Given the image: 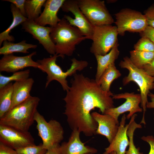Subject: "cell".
Segmentation results:
<instances>
[{
  "instance_id": "52a82bcc",
  "label": "cell",
  "mask_w": 154,
  "mask_h": 154,
  "mask_svg": "<svg viewBox=\"0 0 154 154\" xmlns=\"http://www.w3.org/2000/svg\"><path fill=\"white\" fill-rule=\"evenodd\" d=\"M35 121L38 135L42 141L43 147L47 150L54 145L59 144L64 139V130L59 122L54 119L47 122L44 117L37 111Z\"/></svg>"
},
{
  "instance_id": "4fadbf2b",
  "label": "cell",
  "mask_w": 154,
  "mask_h": 154,
  "mask_svg": "<svg viewBox=\"0 0 154 154\" xmlns=\"http://www.w3.org/2000/svg\"><path fill=\"white\" fill-rule=\"evenodd\" d=\"M21 25L22 29L37 40L48 53L53 55L56 54L55 45L50 36L52 27L41 26L34 21L28 19Z\"/></svg>"
},
{
  "instance_id": "e0dca14e",
  "label": "cell",
  "mask_w": 154,
  "mask_h": 154,
  "mask_svg": "<svg viewBox=\"0 0 154 154\" xmlns=\"http://www.w3.org/2000/svg\"><path fill=\"white\" fill-rule=\"evenodd\" d=\"M65 0L46 1L42 12L34 21L35 22L42 26L48 25L52 27H55L61 20L57 16V13Z\"/></svg>"
},
{
  "instance_id": "74e56055",
  "label": "cell",
  "mask_w": 154,
  "mask_h": 154,
  "mask_svg": "<svg viewBox=\"0 0 154 154\" xmlns=\"http://www.w3.org/2000/svg\"><path fill=\"white\" fill-rule=\"evenodd\" d=\"M150 101L148 102L147 104V108L148 109H154V94L149 92L148 95Z\"/></svg>"
},
{
  "instance_id": "ab89813d",
  "label": "cell",
  "mask_w": 154,
  "mask_h": 154,
  "mask_svg": "<svg viewBox=\"0 0 154 154\" xmlns=\"http://www.w3.org/2000/svg\"><path fill=\"white\" fill-rule=\"evenodd\" d=\"M153 120H154V112H153Z\"/></svg>"
},
{
  "instance_id": "f1b7e54d",
  "label": "cell",
  "mask_w": 154,
  "mask_h": 154,
  "mask_svg": "<svg viewBox=\"0 0 154 154\" xmlns=\"http://www.w3.org/2000/svg\"><path fill=\"white\" fill-rule=\"evenodd\" d=\"M16 150L17 154H45L47 150L41 144L38 145L35 144L28 145Z\"/></svg>"
},
{
  "instance_id": "b9f144b4",
  "label": "cell",
  "mask_w": 154,
  "mask_h": 154,
  "mask_svg": "<svg viewBox=\"0 0 154 154\" xmlns=\"http://www.w3.org/2000/svg\"><path fill=\"white\" fill-rule=\"evenodd\" d=\"M154 89V82L153 84V89Z\"/></svg>"
},
{
  "instance_id": "277c9868",
  "label": "cell",
  "mask_w": 154,
  "mask_h": 154,
  "mask_svg": "<svg viewBox=\"0 0 154 154\" xmlns=\"http://www.w3.org/2000/svg\"><path fill=\"white\" fill-rule=\"evenodd\" d=\"M58 57L60 56L56 54L49 57L38 60L37 62L40 65L39 69L47 74L45 88L51 81L56 80L61 84L63 90L66 91L70 87L66 79L67 77L73 75L77 71L83 70L88 66V63L86 61L79 60L74 58L71 59L70 68L64 72L56 63L57 58Z\"/></svg>"
},
{
  "instance_id": "836d02e7",
  "label": "cell",
  "mask_w": 154,
  "mask_h": 154,
  "mask_svg": "<svg viewBox=\"0 0 154 154\" xmlns=\"http://www.w3.org/2000/svg\"><path fill=\"white\" fill-rule=\"evenodd\" d=\"M141 37L149 38L154 43V28L148 26L145 30L140 33Z\"/></svg>"
},
{
  "instance_id": "7402d4cb",
  "label": "cell",
  "mask_w": 154,
  "mask_h": 154,
  "mask_svg": "<svg viewBox=\"0 0 154 154\" xmlns=\"http://www.w3.org/2000/svg\"><path fill=\"white\" fill-rule=\"evenodd\" d=\"M3 46L0 48V54L3 55L13 54L14 52L29 53L28 50L30 48H35L36 45L28 44L26 40L17 43H14L7 40L4 41Z\"/></svg>"
},
{
  "instance_id": "9a60e30c",
  "label": "cell",
  "mask_w": 154,
  "mask_h": 154,
  "mask_svg": "<svg viewBox=\"0 0 154 154\" xmlns=\"http://www.w3.org/2000/svg\"><path fill=\"white\" fill-rule=\"evenodd\" d=\"M91 115L98 124L96 134L105 136L110 143L117 133L119 124V122L107 114H101L94 112L91 113Z\"/></svg>"
},
{
  "instance_id": "d4e9b609",
  "label": "cell",
  "mask_w": 154,
  "mask_h": 154,
  "mask_svg": "<svg viewBox=\"0 0 154 154\" xmlns=\"http://www.w3.org/2000/svg\"><path fill=\"white\" fill-rule=\"evenodd\" d=\"M129 58L137 67L142 68L154 58V52L143 51L134 49L130 52Z\"/></svg>"
},
{
  "instance_id": "5bb4252c",
  "label": "cell",
  "mask_w": 154,
  "mask_h": 154,
  "mask_svg": "<svg viewBox=\"0 0 154 154\" xmlns=\"http://www.w3.org/2000/svg\"><path fill=\"white\" fill-rule=\"evenodd\" d=\"M36 54V52L34 51L24 56H17L13 54L3 55L0 60V71L14 73L27 67L39 69L40 64L32 59Z\"/></svg>"
},
{
  "instance_id": "e575fe53",
  "label": "cell",
  "mask_w": 154,
  "mask_h": 154,
  "mask_svg": "<svg viewBox=\"0 0 154 154\" xmlns=\"http://www.w3.org/2000/svg\"><path fill=\"white\" fill-rule=\"evenodd\" d=\"M141 139L148 143L150 147L148 154H154V137L153 135L143 136Z\"/></svg>"
},
{
  "instance_id": "484cf974",
  "label": "cell",
  "mask_w": 154,
  "mask_h": 154,
  "mask_svg": "<svg viewBox=\"0 0 154 154\" xmlns=\"http://www.w3.org/2000/svg\"><path fill=\"white\" fill-rule=\"evenodd\" d=\"M45 0H26L25 8L28 19L35 21L41 13V9L44 5Z\"/></svg>"
},
{
  "instance_id": "1f68e13d",
  "label": "cell",
  "mask_w": 154,
  "mask_h": 154,
  "mask_svg": "<svg viewBox=\"0 0 154 154\" xmlns=\"http://www.w3.org/2000/svg\"><path fill=\"white\" fill-rule=\"evenodd\" d=\"M4 1L10 2L14 5L22 14L26 17L25 8L26 0H5Z\"/></svg>"
},
{
  "instance_id": "60d3db41",
  "label": "cell",
  "mask_w": 154,
  "mask_h": 154,
  "mask_svg": "<svg viewBox=\"0 0 154 154\" xmlns=\"http://www.w3.org/2000/svg\"><path fill=\"white\" fill-rule=\"evenodd\" d=\"M86 154H94L92 153H86Z\"/></svg>"
},
{
  "instance_id": "9c48e42d",
  "label": "cell",
  "mask_w": 154,
  "mask_h": 154,
  "mask_svg": "<svg viewBox=\"0 0 154 154\" xmlns=\"http://www.w3.org/2000/svg\"><path fill=\"white\" fill-rule=\"evenodd\" d=\"M81 11L94 26L111 25L114 22L104 1L100 0H78Z\"/></svg>"
},
{
  "instance_id": "cb8c5ba5",
  "label": "cell",
  "mask_w": 154,
  "mask_h": 154,
  "mask_svg": "<svg viewBox=\"0 0 154 154\" xmlns=\"http://www.w3.org/2000/svg\"><path fill=\"white\" fill-rule=\"evenodd\" d=\"M13 85L11 82L0 88V118L9 110L12 100Z\"/></svg>"
},
{
  "instance_id": "d6a6232c",
  "label": "cell",
  "mask_w": 154,
  "mask_h": 154,
  "mask_svg": "<svg viewBox=\"0 0 154 154\" xmlns=\"http://www.w3.org/2000/svg\"><path fill=\"white\" fill-rule=\"evenodd\" d=\"M0 154H17L16 150L0 141Z\"/></svg>"
},
{
  "instance_id": "f35d334b",
  "label": "cell",
  "mask_w": 154,
  "mask_h": 154,
  "mask_svg": "<svg viewBox=\"0 0 154 154\" xmlns=\"http://www.w3.org/2000/svg\"><path fill=\"white\" fill-rule=\"evenodd\" d=\"M110 154H116V153L115 152L113 151V152H112V153H111Z\"/></svg>"
},
{
  "instance_id": "d6986e66",
  "label": "cell",
  "mask_w": 154,
  "mask_h": 154,
  "mask_svg": "<svg viewBox=\"0 0 154 154\" xmlns=\"http://www.w3.org/2000/svg\"><path fill=\"white\" fill-rule=\"evenodd\" d=\"M34 82L33 78H29L22 81L16 82L13 84L12 103L9 110L31 96L30 92Z\"/></svg>"
},
{
  "instance_id": "2e32d148",
  "label": "cell",
  "mask_w": 154,
  "mask_h": 154,
  "mask_svg": "<svg viewBox=\"0 0 154 154\" xmlns=\"http://www.w3.org/2000/svg\"><path fill=\"white\" fill-rule=\"evenodd\" d=\"M126 119V116L124 114L121 117L116 135L109 146L105 148L103 154H110L113 151L116 154H125L129 144L127 131L130 123L125 124Z\"/></svg>"
},
{
  "instance_id": "7a4b0ae2",
  "label": "cell",
  "mask_w": 154,
  "mask_h": 154,
  "mask_svg": "<svg viewBox=\"0 0 154 154\" xmlns=\"http://www.w3.org/2000/svg\"><path fill=\"white\" fill-rule=\"evenodd\" d=\"M50 36L55 45L56 54L62 58L65 55L72 56L76 46L87 39L79 29L70 25L64 18L52 27Z\"/></svg>"
},
{
  "instance_id": "4316f807",
  "label": "cell",
  "mask_w": 154,
  "mask_h": 154,
  "mask_svg": "<svg viewBox=\"0 0 154 154\" xmlns=\"http://www.w3.org/2000/svg\"><path fill=\"white\" fill-rule=\"evenodd\" d=\"M137 116L134 114L130 118V124L127 131V134L129 141V148L126 151L125 154H143L140 152V148H137L133 141V135L135 130L138 128H141L142 127L140 124L137 123L135 121V119Z\"/></svg>"
},
{
  "instance_id": "83f0119b",
  "label": "cell",
  "mask_w": 154,
  "mask_h": 154,
  "mask_svg": "<svg viewBox=\"0 0 154 154\" xmlns=\"http://www.w3.org/2000/svg\"><path fill=\"white\" fill-rule=\"evenodd\" d=\"M30 70L27 69L14 72L10 76H6L0 74V88L13 81H22L29 78Z\"/></svg>"
},
{
  "instance_id": "4dcf8cb0",
  "label": "cell",
  "mask_w": 154,
  "mask_h": 154,
  "mask_svg": "<svg viewBox=\"0 0 154 154\" xmlns=\"http://www.w3.org/2000/svg\"><path fill=\"white\" fill-rule=\"evenodd\" d=\"M148 26L154 28V5L150 6L144 13Z\"/></svg>"
},
{
  "instance_id": "ffe728a7",
  "label": "cell",
  "mask_w": 154,
  "mask_h": 154,
  "mask_svg": "<svg viewBox=\"0 0 154 154\" xmlns=\"http://www.w3.org/2000/svg\"><path fill=\"white\" fill-rule=\"evenodd\" d=\"M118 42L110 52L104 55H95L97 62V71L95 80L98 83L103 72L111 64L114 63L119 54Z\"/></svg>"
},
{
  "instance_id": "f546056e",
  "label": "cell",
  "mask_w": 154,
  "mask_h": 154,
  "mask_svg": "<svg viewBox=\"0 0 154 154\" xmlns=\"http://www.w3.org/2000/svg\"><path fill=\"white\" fill-rule=\"evenodd\" d=\"M134 48L139 51L154 52V43L149 38L142 37L134 45Z\"/></svg>"
},
{
  "instance_id": "ba28073f",
  "label": "cell",
  "mask_w": 154,
  "mask_h": 154,
  "mask_svg": "<svg viewBox=\"0 0 154 154\" xmlns=\"http://www.w3.org/2000/svg\"><path fill=\"white\" fill-rule=\"evenodd\" d=\"M115 15L118 34L121 36L127 31L140 33L148 26L145 15L135 10L124 9Z\"/></svg>"
},
{
  "instance_id": "30bf717a",
  "label": "cell",
  "mask_w": 154,
  "mask_h": 154,
  "mask_svg": "<svg viewBox=\"0 0 154 154\" xmlns=\"http://www.w3.org/2000/svg\"><path fill=\"white\" fill-rule=\"evenodd\" d=\"M61 8L63 11L70 12L74 16V19L68 15L64 16V18L70 24L79 29L87 39H91L94 26L82 13L78 6L77 0H65Z\"/></svg>"
},
{
  "instance_id": "603a6c76",
  "label": "cell",
  "mask_w": 154,
  "mask_h": 154,
  "mask_svg": "<svg viewBox=\"0 0 154 154\" xmlns=\"http://www.w3.org/2000/svg\"><path fill=\"white\" fill-rule=\"evenodd\" d=\"M121 74L115 66V63L110 64L105 70L98 83L104 91H110V87L112 82L121 76Z\"/></svg>"
},
{
  "instance_id": "3957f363",
  "label": "cell",
  "mask_w": 154,
  "mask_h": 154,
  "mask_svg": "<svg viewBox=\"0 0 154 154\" xmlns=\"http://www.w3.org/2000/svg\"><path fill=\"white\" fill-rule=\"evenodd\" d=\"M40 101L38 97L31 96L0 118V124L28 131L35 121V115Z\"/></svg>"
},
{
  "instance_id": "8992f818",
  "label": "cell",
  "mask_w": 154,
  "mask_h": 154,
  "mask_svg": "<svg viewBox=\"0 0 154 154\" xmlns=\"http://www.w3.org/2000/svg\"><path fill=\"white\" fill-rule=\"evenodd\" d=\"M116 26L106 25L94 26L90 52L94 55L107 54L118 42Z\"/></svg>"
},
{
  "instance_id": "7c38bea8",
  "label": "cell",
  "mask_w": 154,
  "mask_h": 154,
  "mask_svg": "<svg viewBox=\"0 0 154 154\" xmlns=\"http://www.w3.org/2000/svg\"><path fill=\"white\" fill-rule=\"evenodd\" d=\"M0 141L15 150L35 144L34 139L29 131H22L9 126L1 124Z\"/></svg>"
},
{
  "instance_id": "d590c367",
  "label": "cell",
  "mask_w": 154,
  "mask_h": 154,
  "mask_svg": "<svg viewBox=\"0 0 154 154\" xmlns=\"http://www.w3.org/2000/svg\"><path fill=\"white\" fill-rule=\"evenodd\" d=\"M148 75L154 77V58L142 68Z\"/></svg>"
},
{
  "instance_id": "8d00e7d4",
  "label": "cell",
  "mask_w": 154,
  "mask_h": 154,
  "mask_svg": "<svg viewBox=\"0 0 154 154\" xmlns=\"http://www.w3.org/2000/svg\"><path fill=\"white\" fill-rule=\"evenodd\" d=\"M45 154H62L59 144L55 145L47 150Z\"/></svg>"
},
{
  "instance_id": "ac0fdd59",
  "label": "cell",
  "mask_w": 154,
  "mask_h": 154,
  "mask_svg": "<svg viewBox=\"0 0 154 154\" xmlns=\"http://www.w3.org/2000/svg\"><path fill=\"white\" fill-rule=\"evenodd\" d=\"M80 132L78 130H73L70 136L68 141L64 142L60 145L62 154H86L97 152L94 148L85 145L80 139Z\"/></svg>"
},
{
  "instance_id": "6da1fadb",
  "label": "cell",
  "mask_w": 154,
  "mask_h": 154,
  "mask_svg": "<svg viewBox=\"0 0 154 154\" xmlns=\"http://www.w3.org/2000/svg\"><path fill=\"white\" fill-rule=\"evenodd\" d=\"M71 86L63 99L65 102L64 114L72 130L82 132L86 136L96 134L98 124L91 115V111L98 108L102 114L115 107L110 91H104L95 79L82 74H75Z\"/></svg>"
},
{
  "instance_id": "8fae6325",
  "label": "cell",
  "mask_w": 154,
  "mask_h": 154,
  "mask_svg": "<svg viewBox=\"0 0 154 154\" xmlns=\"http://www.w3.org/2000/svg\"><path fill=\"white\" fill-rule=\"evenodd\" d=\"M112 98L113 99H123L126 100L121 105L109 109L104 114L110 115L117 121L119 122L118 118L120 115L124 112H129L126 116V118L129 119L136 113L143 111L142 108L139 106L141 101L140 94L125 92L114 94Z\"/></svg>"
},
{
  "instance_id": "5b68a950",
  "label": "cell",
  "mask_w": 154,
  "mask_h": 154,
  "mask_svg": "<svg viewBox=\"0 0 154 154\" xmlns=\"http://www.w3.org/2000/svg\"><path fill=\"white\" fill-rule=\"evenodd\" d=\"M121 68L126 69L129 71L128 75L122 80L123 85H126L131 82L136 83L138 86L141 96V106L143 110V115L140 124L145 125L146 123L145 114L147 110L148 95L150 91L153 89L154 77L148 75L142 68L136 66L131 61L129 58L126 56L119 63Z\"/></svg>"
},
{
  "instance_id": "44dd1931",
  "label": "cell",
  "mask_w": 154,
  "mask_h": 154,
  "mask_svg": "<svg viewBox=\"0 0 154 154\" xmlns=\"http://www.w3.org/2000/svg\"><path fill=\"white\" fill-rule=\"evenodd\" d=\"M13 19L9 26L5 31L0 34V46L5 40L13 42L15 39L13 37L9 35L11 31L19 25L22 24L27 19V17L24 16L19 10L13 4L10 5Z\"/></svg>"
}]
</instances>
